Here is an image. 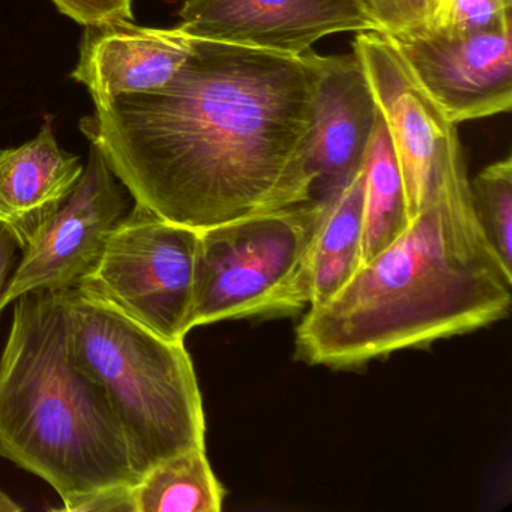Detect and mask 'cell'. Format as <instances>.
I'll return each instance as SVG.
<instances>
[{
  "instance_id": "8fae6325",
  "label": "cell",
  "mask_w": 512,
  "mask_h": 512,
  "mask_svg": "<svg viewBox=\"0 0 512 512\" xmlns=\"http://www.w3.org/2000/svg\"><path fill=\"white\" fill-rule=\"evenodd\" d=\"M319 70L308 142L314 199L340 190L361 170L379 113L355 53L319 55Z\"/></svg>"
},
{
  "instance_id": "44dd1931",
  "label": "cell",
  "mask_w": 512,
  "mask_h": 512,
  "mask_svg": "<svg viewBox=\"0 0 512 512\" xmlns=\"http://www.w3.org/2000/svg\"><path fill=\"white\" fill-rule=\"evenodd\" d=\"M71 512H134L133 485L98 491L77 503Z\"/></svg>"
},
{
  "instance_id": "9a60e30c",
  "label": "cell",
  "mask_w": 512,
  "mask_h": 512,
  "mask_svg": "<svg viewBox=\"0 0 512 512\" xmlns=\"http://www.w3.org/2000/svg\"><path fill=\"white\" fill-rule=\"evenodd\" d=\"M362 169L364 200L361 259L364 265L388 248L410 223L400 166L380 113H377L373 137Z\"/></svg>"
},
{
  "instance_id": "2e32d148",
  "label": "cell",
  "mask_w": 512,
  "mask_h": 512,
  "mask_svg": "<svg viewBox=\"0 0 512 512\" xmlns=\"http://www.w3.org/2000/svg\"><path fill=\"white\" fill-rule=\"evenodd\" d=\"M224 496L206 448L164 458L133 485L134 512H220Z\"/></svg>"
},
{
  "instance_id": "6da1fadb",
  "label": "cell",
  "mask_w": 512,
  "mask_h": 512,
  "mask_svg": "<svg viewBox=\"0 0 512 512\" xmlns=\"http://www.w3.org/2000/svg\"><path fill=\"white\" fill-rule=\"evenodd\" d=\"M319 55L194 41L172 82L95 104L80 130L134 203L205 229L313 199Z\"/></svg>"
},
{
  "instance_id": "277c9868",
  "label": "cell",
  "mask_w": 512,
  "mask_h": 512,
  "mask_svg": "<svg viewBox=\"0 0 512 512\" xmlns=\"http://www.w3.org/2000/svg\"><path fill=\"white\" fill-rule=\"evenodd\" d=\"M71 352L103 388L139 479L164 458L206 448L196 370L184 341H169L79 289L61 292Z\"/></svg>"
},
{
  "instance_id": "ac0fdd59",
  "label": "cell",
  "mask_w": 512,
  "mask_h": 512,
  "mask_svg": "<svg viewBox=\"0 0 512 512\" xmlns=\"http://www.w3.org/2000/svg\"><path fill=\"white\" fill-rule=\"evenodd\" d=\"M512 0H442L430 31L466 37L512 25Z\"/></svg>"
},
{
  "instance_id": "5b68a950",
  "label": "cell",
  "mask_w": 512,
  "mask_h": 512,
  "mask_svg": "<svg viewBox=\"0 0 512 512\" xmlns=\"http://www.w3.org/2000/svg\"><path fill=\"white\" fill-rule=\"evenodd\" d=\"M322 199L197 229L191 328L307 307L305 266Z\"/></svg>"
},
{
  "instance_id": "52a82bcc",
  "label": "cell",
  "mask_w": 512,
  "mask_h": 512,
  "mask_svg": "<svg viewBox=\"0 0 512 512\" xmlns=\"http://www.w3.org/2000/svg\"><path fill=\"white\" fill-rule=\"evenodd\" d=\"M353 53L364 67L388 130L403 178L407 215L413 220L439 196L457 125L445 118L385 35L358 32Z\"/></svg>"
},
{
  "instance_id": "30bf717a",
  "label": "cell",
  "mask_w": 512,
  "mask_h": 512,
  "mask_svg": "<svg viewBox=\"0 0 512 512\" xmlns=\"http://www.w3.org/2000/svg\"><path fill=\"white\" fill-rule=\"evenodd\" d=\"M178 26L191 37L301 55L341 32H376L358 0H184Z\"/></svg>"
},
{
  "instance_id": "8992f818",
  "label": "cell",
  "mask_w": 512,
  "mask_h": 512,
  "mask_svg": "<svg viewBox=\"0 0 512 512\" xmlns=\"http://www.w3.org/2000/svg\"><path fill=\"white\" fill-rule=\"evenodd\" d=\"M197 229L170 223L134 203L113 227L80 292L169 341L191 328Z\"/></svg>"
},
{
  "instance_id": "9c48e42d",
  "label": "cell",
  "mask_w": 512,
  "mask_h": 512,
  "mask_svg": "<svg viewBox=\"0 0 512 512\" xmlns=\"http://www.w3.org/2000/svg\"><path fill=\"white\" fill-rule=\"evenodd\" d=\"M451 124L512 107V25L466 37L433 31L389 38Z\"/></svg>"
},
{
  "instance_id": "603a6c76",
  "label": "cell",
  "mask_w": 512,
  "mask_h": 512,
  "mask_svg": "<svg viewBox=\"0 0 512 512\" xmlns=\"http://www.w3.org/2000/svg\"><path fill=\"white\" fill-rule=\"evenodd\" d=\"M23 511V506L19 505L10 494L0 490V512H19Z\"/></svg>"
},
{
  "instance_id": "4fadbf2b",
  "label": "cell",
  "mask_w": 512,
  "mask_h": 512,
  "mask_svg": "<svg viewBox=\"0 0 512 512\" xmlns=\"http://www.w3.org/2000/svg\"><path fill=\"white\" fill-rule=\"evenodd\" d=\"M83 170L80 157L59 146L50 122L29 142L0 151V227L20 250L70 197Z\"/></svg>"
},
{
  "instance_id": "ffe728a7",
  "label": "cell",
  "mask_w": 512,
  "mask_h": 512,
  "mask_svg": "<svg viewBox=\"0 0 512 512\" xmlns=\"http://www.w3.org/2000/svg\"><path fill=\"white\" fill-rule=\"evenodd\" d=\"M59 11L85 28L134 22L133 0H52Z\"/></svg>"
},
{
  "instance_id": "7a4b0ae2",
  "label": "cell",
  "mask_w": 512,
  "mask_h": 512,
  "mask_svg": "<svg viewBox=\"0 0 512 512\" xmlns=\"http://www.w3.org/2000/svg\"><path fill=\"white\" fill-rule=\"evenodd\" d=\"M511 304L512 272L476 220L457 136L433 205L332 298L310 307L296 329V358L365 364L484 328L508 316Z\"/></svg>"
},
{
  "instance_id": "7c38bea8",
  "label": "cell",
  "mask_w": 512,
  "mask_h": 512,
  "mask_svg": "<svg viewBox=\"0 0 512 512\" xmlns=\"http://www.w3.org/2000/svg\"><path fill=\"white\" fill-rule=\"evenodd\" d=\"M196 38L175 28H146L134 22L86 28L71 77L85 86L94 104L122 95L160 91L181 70Z\"/></svg>"
},
{
  "instance_id": "5bb4252c",
  "label": "cell",
  "mask_w": 512,
  "mask_h": 512,
  "mask_svg": "<svg viewBox=\"0 0 512 512\" xmlns=\"http://www.w3.org/2000/svg\"><path fill=\"white\" fill-rule=\"evenodd\" d=\"M319 199L322 212L305 266L308 307L328 301L361 268L364 169L340 190Z\"/></svg>"
},
{
  "instance_id": "e0dca14e",
  "label": "cell",
  "mask_w": 512,
  "mask_h": 512,
  "mask_svg": "<svg viewBox=\"0 0 512 512\" xmlns=\"http://www.w3.org/2000/svg\"><path fill=\"white\" fill-rule=\"evenodd\" d=\"M476 220L502 265L512 272V158L485 167L470 182Z\"/></svg>"
},
{
  "instance_id": "d6986e66",
  "label": "cell",
  "mask_w": 512,
  "mask_h": 512,
  "mask_svg": "<svg viewBox=\"0 0 512 512\" xmlns=\"http://www.w3.org/2000/svg\"><path fill=\"white\" fill-rule=\"evenodd\" d=\"M376 32L386 38L407 37L433 28L442 0H358Z\"/></svg>"
},
{
  "instance_id": "7402d4cb",
  "label": "cell",
  "mask_w": 512,
  "mask_h": 512,
  "mask_svg": "<svg viewBox=\"0 0 512 512\" xmlns=\"http://www.w3.org/2000/svg\"><path fill=\"white\" fill-rule=\"evenodd\" d=\"M17 245L16 239L11 236L10 232L0 227V313L4 311L2 308V295H4L5 287L8 283V275L16 260Z\"/></svg>"
},
{
  "instance_id": "ba28073f",
  "label": "cell",
  "mask_w": 512,
  "mask_h": 512,
  "mask_svg": "<svg viewBox=\"0 0 512 512\" xmlns=\"http://www.w3.org/2000/svg\"><path fill=\"white\" fill-rule=\"evenodd\" d=\"M127 212L124 185L91 145L73 193L23 250L2 295V308L28 293H61L79 286L97 265L110 232Z\"/></svg>"
},
{
  "instance_id": "3957f363",
  "label": "cell",
  "mask_w": 512,
  "mask_h": 512,
  "mask_svg": "<svg viewBox=\"0 0 512 512\" xmlns=\"http://www.w3.org/2000/svg\"><path fill=\"white\" fill-rule=\"evenodd\" d=\"M14 304L0 358V457L44 479L62 500L55 511L136 484L121 422L71 352L61 293Z\"/></svg>"
}]
</instances>
